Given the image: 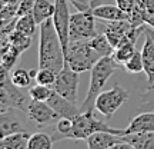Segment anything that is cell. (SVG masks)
Wrapping results in <instances>:
<instances>
[{
	"instance_id": "cell-1",
	"label": "cell",
	"mask_w": 154,
	"mask_h": 149,
	"mask_svg": "<svg viewBox=\"0 0 154 149\" xmlns=\"http://www.w3.org/2000/svg\"><path fill=\"white\" fill-rule=\"evenodd\" d=\"M38 26V67H47L59 73L66 65V55L56 32L53 17Z\"/></svg>"
},
{
	"instance_id": "cell-2",
	"label": "cell",
	"mask_w": 154,
	"mask_h": 149,
	"mask_svg": "<svg viewBox=\"0 0 154 149\" xmlns=\"http://www.w3.org/2000/svg\"><path fill=\"white\" fill-rule=\"evenodd\" d=\"M120 65L114 60L113 56H104L91 67L88 90L84 100H83L82 108H80L82 112H93V109H96V99H97V96L103 90L107 80L114 75L116 69Z\"/></svg>"
},
{
	"instance_id": "cell-3",
	"label": "cell",
	"mask_w": 154,
	"mask_h": 149,
	"mask_svg": "<svg viewBox=\"0 0 154 149\" xmlns=\"http://www.w3.org/2000/svg\"><path fill=\"white\" fill-rule=\"evenodd\" d=\"M103 56L94 49L90 39L88 40H74L70 42L66 52V63L73 70L82 73L91 70V67L101 59Z\"/></svg>"
},
{
	"instance_id": "cell-4",
	"label": "cell",
	"mask_w": 154,
	"mask_h": 149,
	"mask_svg": "<svg viewBox=\"0 0 154 149\" xmlns=\"http://www.w3.org/2000/svg\"><path fill=\"white\" fill-rule=\"evenodd\" d=\"M101 131L116 133V135H120V136H123L126 133V131L114 129L104 122L96 119L93 116V112H80L77 116L73 118V128L70 133L67 135V139H76V141L84 139L86 141L90 135H93L96 132H101Z\"/></svg>"
},
{
	"instance_id": "cell-5",
	"label": "cell",
	"mask_w": 154,
	"mask_h": 149,
	"mask_svg": "<svg viewBox=\"0 0 154 149\" xmlns=\"http://www.w3.org/2000/svg\"><path fill=\"white\" fill-rule=\"evenodd\" d=\"M96 19L93 10L77 11L70 17V42L74 40H88L97 34Z\"/></svg>"
},
{
	"instance_id": "cell-6",
	"label": "cell",
	"mask_w": 154,
	"mask_h": 149,
	"mask_svg": "<svg viewBox=\"0 0 154 149\" xmlns=\"http://www.w3.org/2000/svg\"><path fill=\"white\" fill-rule=\"evenodd\" d=\"M127 99H128V92L121 88L120 85H114L110 90L99 93L96 99V109L107 119H110L119 111V108L126 103Z\"/></svg>"
},
{
	"instance_id": "cell-7",
	"label": "cell",
	"mask_w": 154,
	"mask_h": 149,
	"mask_svg": "<svg viewBox=\"0 0 154 149\" xmlns=\"http://www.w3.org/2000/svg\"><path fill=\"white\" fill-rule=\"evenodd\" d=\"M53 90L59 95L64 96L66 99L77 102V92H79V72L73 70L69 65H64V67L57 73L56 82L53 83Z\"/></svg>"
},
{
	"instance_id": "cell-8",
	"label": "cell",
	"mask_w": 154,
	"mask_h": 149,
	"mask_svg": "<svg viewBox=\"0 0 154 149\" xmlns=\"http://www.w3.org/2000/svg\"><path fill=\"white\" fill-rule=\"evenodd\" d=\"M54 6L53 23L66 55L70 44V17H72V15L69 13V0H54Z\"/></svg>"
},
{
	"instance_id": "cell-9",
	"label": "cell",
	"mask_w": 154,
	"mask_h": 149,
	"mask_svg": "<svg viewBox=\"0 0 154 149\" xmlns=\"http://www.w3.org/2000/svg\"><path fill=\"white\" fill-rule=\"evenodd\" d=\"M26 116H27L29 122L33 123L36 128H43L49 123H53L57 118H60L47 102L34 99H32V102H30Z\"/></svg>"
},
{
	"instance_id": "cell-10",
	"label": "cell",
	"mask_w": 154,
	"mask_h": 149,
	"mask_svg": "<svg viewBox=\"0 0 154 149\" xmlns=\"http://www.w3.org/2000/svg\"><path fill=\"white\" fill-rule=\"evenodd\" d=\"M87 146L90 149H127L131 148L130 145H127L120 135H116L111 132H96L90 135L87 139Z\"/></svg>"
},
{
	"instance_id": "cell-11",
	"label": "cell",
	"mask_w": 154,
	"mask_h": 149,
	"mask_svg": "<svg viewBox=\"0 0 154 149\" xmlns=\"http://www.w3.org/2000/svg\"><path fill=\"white\" fill-rule=\"evenodd\" d=\"M47 103L54 109V112L60 116V118H70V119H73L74 116H77L82 112V109H79L74 102L66 99L64 96L59 95L57 92H54V90H53L51 96L49 98Z\"/></svg>"
},
{
	"instance_id": "cell-12",
	"label": "cell",
	"mask_w": 154,
	"mask_h": 149,
	"mask_svg": "<svg viewBox=\"0 0 154 149\" xmlns=\"http://www.w3.org/2000/svg\"><path fill=\"white\" fill-rule=\"evenodd\" d=\"M14 112H16L14 108L2 112V115H0V136L2 138L10 135V133H14V132L27 131L24 128V122L17 115H14Z\"/></svg>"
},
{
	"instance_id": "cell-13",
	"label": "cell",
	"mask_w": 154,
	"mask_h": 149,
	"mask_svg": "<svg viewBox=\"0 0 154 149\" xmlns=\"http://www.w3.org/2000/svg\"><path fill=\"white\" fill-rule=\"evenodd\" d=\"M131 29V23L128 19L126 20H116V22H110L106 26L104 33L107 39L110 40V43L113 44V47H117L121 43V40L126 37L127 33Z\"/></svg>"
},
{
	"instance_id": "cell-14",
	"label": "cell",
	"mask_w": 154,
	"mask_h": 149,
	"mask_svg": "<svg viewBox=\"0 0 154 149\" xmlns=\"http://www.w3.org/2000/svg\"><path fill=\"white\" fill-rule=\"evenodd\" d=\"M143 63H144V73L147 75L149 86L154 85V40L149 33H146V40H144L143 49Z\"/></svg>"
},
{
	"instance_id": "cell-15",
	"label": "cell",
	"mask_w": 154,
	"mask_h": 149,
	"mask_svg": "<svg viewBox=\"0 0 154 149\" xmlns=\"http://www.w3.org/2000/svg\"><path fill=\"white\" fill-rule=\"evenodd\" d=\"M124 131H126V133L154 132V111H149L137 115L128 123V126Z\"/></svg>"
},
{
	"instance_id": "cell-16",
	"label": "cell",
	"mask_w": 154,
	"mask_h": 149,
	"mask_svg": "<svg viewBox=\"0 0 154 149\" xmlns=\"http://www.w3.org/2000/svg\"><path fill=\"white\" fill-rule=\"evenodd\" d=\"M93 10V15L97 19L106 22H116V20H126L128 19V13L121 10L117 5H99Z\"/></svg>"
},
{
	"instance_id": "cell-17",
	"label": "cell",
	"mask_w": 154,
	"mask_h": 149,
	"mask_svg": "<svg viewBox=\"0 0 154 149\" xmlns=\"http://www.w3.org/2000/svg\"><path fill=\"white\" fill-rule=\"evenodd\" d=\"M121 139L134 149H154V132L126 133Z\"/></svg>"
},
{
	"instance_id": "cell-18",
	"label": "cell",
	"mask_w": 154,
	"mask_h": 149,
	"mask_svg": "<svg viewBox=\"0 0 154 149\" xmlns=\"http://www.w3.org/2000/svg\"><path fill=\"white\" fill-rule=\"evenodd\" d=\"M30 133L27 131L14 132L0 139V149H27Z\"/></svg>"
},
{
	"instance_id": "cell-19",
	"label": "cell",
	"mask_w": 154,
	"mask_h": 149,
	"mask_svg": "<svg viewBox=\"0 0 154 149\" xmlns=\"http://www.w3.org/2000/svg\"><path fill=\"white\" fill-rule=\"evenodd\" d=\"M134 44L136 42L131 40V39L128 37H124L121 40V43L114 47V52H113V57H114V60L120 65V66H124V63L127 60H130V57H131L134 53H136V47H134Z\"/></svg>"
},
{
	"instance_id": "cell-20",
	"label": "cell",
	"mask_w": 154,
	"mask_h": 149,
	"mask_svg": "<svg viewBox=\"0 0 154 149\" xmlns=\"http://www.w3.org/2000/svg\"><path fill=\"white\" fill-rule=\"evenodd\" d=\"M2 67H5L6 70H10L17 62L19 56L22 55L19 50L10 43V40L7 36H3V42H2Z\"/></svg>"
},
{
	"instance_id": "cell-21",
	"label": "cell",
	"mask_w": 154,
	"mask_h": 149,
	"mask_svg": "<svg viewBox=\"0 0 154 149\" xmlns=\"http://www.w3.org/2000/svg\"><path fill=\"white\" fill-rule=\"evenodd\" d=\"M54 9H56L54 3H50L49 0H36V5H34V7H33L32 15H33L36 23L40 24V23H43L44 20L53 17Z\"/></svg>"
},
{
	"instance_id": "cell-22",
	"label": "cell",
	"mask_w": 154,
	"mask_h": 149,
	"mask_svg": "<svg viewBox=\"0 0 154 149\" xmlns=\"http://www.w3.org/2000/svg\"><path fill=\"white\" fill-rule=\"evenodd\" d=\"M53 144H54V141L51 138V135L37 132L30 135L27 149H51Z\"/></svg>"
},
{
	"instance_id": "cell-23",
	"label": "cell",
	"mask_w": 154,
	"mask_h": 149,
	"mask_svg": "<svg viewBox=\"0 0 154 149\" xmlns=\"http://www.w3.org/2000/svg\"><path fill=\"white\" fill-rule=\"evenodd\" d=\"M90 43H91V46H93L94 49L97 50L103 57H104V56H111L113 52H114V47H113V44L110 43V40L107 39L106 33L93 36V37L90 39Z\"/></svg>"
},
{
	"instance_id": "cell-24",
	"label": "cell",
	"mask_w": 154,
	"mask_h": 149,
	"mask_svg": "<svg viewBox=\"0 0 154 149\" xmlns=\"http://www.w3.org/2000/svg\"><path fill=\"white\" fill-rule=\"evenodd\" d=\"M7 39L10 40V43L16 47L20 53H23L24 50H27L30 47V43H32V36H27V34L22 33L19 30H11L10 33L7 34Z\"/></svg>"
},
{
	"instance_id": "cell-25",
	"label": "cell",
	"mask_w": 154,
	"mask_h": 149,
	"mask_svg": "<svg viewBox=\"0 0 154 149\" xmlns=\"http://www.w3.org/2000/svg\"><path fill=\"white\" fill-rule=\"evenodd\" d=\"M36 26H37V23L34 20L33 15L29 13V15L17 17L14 29L19 30V32H22V33H24V34H27V36H33L34 32H36Z\"/></svg>"
},
{
	"instance_id": "cell-26",
	"label": "cell",
	"mask_w": 154,
	"mask_h": 149,
	"mask_svg": "<svg viewBox=\"0 0 154 149\" xmlns=\"http://www.w3.org/2000/svg\"><path fill=\"white\" fill-rule=\"evenodd\" d=\"M29 93L32 96V99L34 100H42V102H47L49 98L53 93V88L50 86H46V85H40V83H36L34 86L29 89Z\"/></svg>"
},
{
	"instance_id": "cell-27",
	"label": "cell",
	"mask_w": 154,
	"mask_h": 149,
	"mask_svg": "<svg viewBox=\"0 0 154 149\" xmlns=\"http://www.w3.org/2000/svg\"><path fill=\"white\" fill-rule=\"evenodd\" d=\"M124 70L128 73H141L144 72V63H143V55H141V52H137L136 50V53L130 57V60H127L124 63Z\"/></svg>"
},
{
	"instance_id": "cell-28",
	"label": "cell",
	"mask_w": 154,
	"mask_h": 149,
	"mask_svg": "<svg viewBox=\"0 0 154 149\" xmlns=\"http://www.w3.org/2000/svg\"><path fill=\"white\" fill-rule=\"evenodd\" d=\"M10 79L16 86L24 89V88H27V86H30L33 77L30 76V72H27L26 69H16L10 75Z\"/></svg>"
},
{
	"instance_id": "cell-29",
	"label": "cell",
	"mask_w": 154,
	"mask_h": 149,
	"mask_svg": "<svg viewBox=\"0 0 154 149\" xmlns=\"http://www.w3.org/2000/svg\"><path fill=\"white\" fill-rule=\"evenodd\" d=\"M56 77H57V73L51 69H47V67H38L37 73H36V83H40V85H46V86H53V83L56 82Z\"/></svg>"
},
{
	"instance_id": "cell-30",
	"label": "cell",
	"mask_w": 154,
	"mask_h": 149,
	"mask_svg": "<svg viewBox=\"0 0 154 149\" xmlns=\"http://www.w3.org/2000/svg\"><path fill=\"white\" fill-rule=\"evenodd\" d=\"M140 108L154 111V85L149 86V89L140 96Z\"/></svg>"
},
{
	"instance_id": "cell-31",
	"label": "cell",
	"mask_w": 154,
	"mask_h": 149,
	"mask_svg": "<svg viewBox=\"0 0 154 149\" xmlns=\"http://www.w3.org/2000/svg\"><path fill=\"white\" fill-rule=\"evenodd\" d=\"M74 7L77 9V11H84L94 9L96 6L100 5V0H69Z\"/></svg>"
},
{
	"instance_id": "cell-32",
	"label": "cell",
	"mask_w": 154,
	"mask_h": 149,
	"mask_svg": "<svg viewBox=\"0 0 154 149\" xmlns=\"http://www.w3.org/2000/svg\"><path fill=\"white\" fill-rule=\"evenodd\" d=\"M36 5V0H22L19 5V10H17V17L29 15L33 11V7Z\"/></svg>"
},
{
	"instance_id": "cell-33",
	"label": "cell",
	"mask_w": 154,
	"mask_h": 149,
	"mask_svg": "<svg viewBox=\"0 0 154 149\" xmlns=\"http://www.w3.org/2000/svg\"><path fill=\"white\" fill-rule=\"evenodd\" d=\"M134 3H136V0H116V5L119 6L121 10L126 11V13H130L133 10Z\"/></svg>"
},
{
	"instance_id": "cell-34",
	"label": "cell",
	"mask_w": 154,
	"mask_h": 149,
	"mask_svg": "<svg viewBox=\"0 0 154 149\" xmlns=\"http://www.w3.org/2000/svg\"><path fill=\"white\" fill-rule=\"evenodd\" d=\"M137 2L143 6V9L149 13L150 16H153L154 15V0H137Z\"/></svg>"
}]
</instances>
